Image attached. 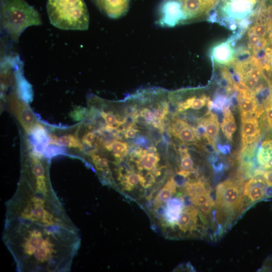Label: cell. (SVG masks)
<instances>
[{"mask_svg": "<svg viewBox=\"0 0 272 272\" xmlns=\"http://www.w3.org/2000/svg\"><path fill=\"white\" fill-rule=\"evenodd\" d=\"M3 240L19 272H67L81 244L77 228L6 220Z\"/></svg>", "mask_w": 272, "mask_h": 272, "instance_id": "1", "label": "cell"}, {"mask_svg": "<svg viewBox=\"0 0 272 272\" xmlns=\"http://www.w3.org/2000/svg\"><path fill=\"white\" fill-rule=\"evenodd\" d=\"M6 219L77 228L53 190L47 169L22 168L17 189L6 202Z\"/></svg>", "mask_w": 272, "mask_h": 272, "instance_id": "2", "label": "cell"}, {"mask_svg": "<svg viewBox=\"0 0 272 272\" xmlns=\"http://www.w3.org/2000/svg\"><path fill=\"white\" fill-rule=\"evenodd\" d=\"M41 24L38 12L25 0H1V29L12 41L17 42L28 27Z\"/></svg>", "mask_w": 272, "mask_h": 272, "instance_id": "3", "label": "cell"}, {"mask_svg": "<svg viewBox=\"0 0 272 272\" xmlns=\"http://www.w3.org/2000/svg\"><path fill=\"white\" fill-rule=\"evenodd\" d=\"M47 13L50 23L62 30H86L89 16L84 0H47Z\"/></svg>", "mask_w": 272, "mask_h": 272, "instance_id": "4", "label": "cell"}, {"mask_svg": "<svg viewBox=\"0 0 272 272\" xmlns=\"http://www.w3.org/2000/svg\"><path fill=\"white\" fill-rule=\"evenodd\" d=\"M241 187L235 181L228 179L216 188V206L218 217L225 216L237 211L240 207L243 197Z\"/></svg>", "mask_w": 272, "mask_h": 272, "instance_id": "5", "label": "cell"}, {"mask_svg": "<svg viewBox=\"0 0 272 272\" xmlns=\"http://www.w3.org/2000/svg\"><path fill=\"white\" fill-rule=\"evenodd\" d=\"M258 0H221L218 11L227 22H240L253 13Z\"/></svg>", "mask_w": 272, "mask_h": 272, "instance_id": "6", "label": "cell"}, {"mask_svg": "<svg viewBox=\"0 0 272 272\" xmlns=\"http://www.w3.org/2000/svg\"><path fill=\"white\" fill-rule=\"evenodd\" d=\"M178 5L182 17V24L205 18L218 0H173Z\"/></svg>", "mask_w": 272, "mask_h": 272, "instance_id": "7", "label": "cell"}, {"mask_svg": "<svg viewBox=\"0 0 272 272\" xmlns=\"http://www.w3.org/2000/svg\"><path fill=\"white\" fill-rule=\"evenodd\" d=\"M14 114L27 131H30L35 125L34 115L27 105L19 100L15 94H11L9 98Z\"/></svg>", "mask_w": 272, "mask_h": 272, "instance_id": "8", "label": "cell"}, {"mask_svg": "<svg viewBox=\"0 0 272 272\" xmlns=\"http://www.w3.org/2000/svg\"><path fill=\"white\" fill-rule=\"evenodd\" d=\"M258 117L253 115L241 116V133L244 146L257 141L260 135Z\"/></svg>", "mask_w": 272, "mask_h": 272, "instance_id": "9", "label": "cell"}, {"mask_svg": "<svg viewBox=\"0 0 272 272\" xmlns=\"http://www.w3.org/2000/svg\"><path fill=\"white\" fill-rule=\"evenodd\" d=\"M253 93L249 90L240 92L238 101L241 116L254 115L259 117L263 112V108L258 106Z\"/></svg>", "mask_w": 272, "mask_h": 272, "instance_id": "10", "label": "cell"}, {"mask_svg": "<svg viewBox=\"0 0 272 272\" xmlns=\"http://www.w3.org/2000/svg\"><path fill=\"white\" fill-rule=\"evenodd\" d=\"M211 54L214 62L222 65H229L235 59V51L229 41L216 44L213 47Z\"/></svg>", "mask_w": 272, "mask_h": 272, "instance_id": "11", "label": "cell"}, {"mask_svg": "<svg viewBox=\"0 0 272 272\" xmlns=\"http://www.w3.org/2000/svg\"><path fill=\"white\" fill-rule=\"evenodd\" d=\"M267 185L262 178H252L245 184L243 196H246L252 202L266 198Z\"/></svg>", "mask_w": 272, "mask_h": 272, "instance_id": "12", "label": "cell"}, {"mask_svg": "<svg viewBox=\"0 0 272 272\" xmlns=\"http://www.w3.org/2000/svg\"><path fill=\"white\" fill-rule=\"evenodd\" d=\"M166 205L161 223L164 226H174L177 224L184 207L182 199L181 197H174L168 200Z\"/></svg>", "mask_w": 272, "mask_h": 272, "instance_id": "13", "label": "cell"}, {"mask_svg": "<svg viewBox=\"0 0 272 272\" xmlns=\"http://www.w3.org/2000/svg\"><path fill=\"white\" fill-rule=\"evenodd\" d=\"M202 130V134L210 142H213L219 132L220 125L218 116L212 113H208L198 126Z\"/></svg>", "mask_w": 272, "mask_h": 272, "instance_id": "14", "label": "cell"}, {"mask_svg": "<svg viewBox=\"0 0 272 272\" xmlns=\"http://www.w3.org/2000/svg\"><path fill=\"white\" fill-rule=\"evenodd\" d=\"M198 214V210L192 206L183 209L177 223L180 230L184 232L195 230Z\"/></svg>", "mask_w": 272, "mask_h": 272, "instance_id": "15", "label": "cell"}, {"mask_svg": "<svg viewBox=\"0 0 272 272\" xmlns=\"http://www.w3.org/2000/svg\"><path fill=\"white\" fill-rule=\"evenodd\" d=\"M221 129L225 137L230 141L232 140V136L236 131L237 126L235 118L228 107L224 111V117L221 125Z\"/></svg>", "mask_w": 272, "mask_h": 272, "instance_id": "16", "label": "cell"}, {"mask_svg": "<svg viewBox=\"0 0 272 272\" xmlns=\"http://www.w3.org/2000/svg\"><path fill=\"white\" fill-rule=\"evenodd\" d=\"M159 160L160 158L157 152H148L146 150L141 158L140 162L136 165L140 171H142L143 169L153 171L157 168Z\"/></svg>", "mask_w": 272, "mask_h": 272, "instance_id": "17", "label": "cell"}, {"mask_svg": "<svg viewBox=\"0 0 272 272\" xmlns=\"http://www.w3.org/2000/svg\"><path fill=\"white\" fill-rule=\"evenodd\" d=\"M208 101L205 96L197 97L196 96L187 98L184 101L181 102L178 104L177 110L179 112L183 111L189 108L194 109H200L203 107Z\"/></svg>", "mask_w": 272, "mask_h": 272, "instance_id": "18", "label": "cell"}, {"mask_svg": "<svg viewBox=\"0 0 272 272\" xmlns=\"http://www.w3.org/2000/svg\"><path fill=\"white\" fill-rule=\"evenodd\" d=\"M176 185L171 178L166 183L156 196L154 204H162L169 200L176 192Z\"/></svg>", "mask_w": 272, "mask_h": 272, "instance_id": "19", "label": "cell"}, {"mask_svg": "<svg viewBox=\"0 0 272 272\" xmlns=\"http://www.w3.org/2000/svg\"><path fill=\"white\" fill-rule=\"evenodd\" d=\"M106 148L111 152L113 156L120 162L128 154V147L126 143L113 141L105 145Z\"/></svg>", "mask_w": 272, "mask_h": 272, "instance_id": "20", "label": "cell"}, {"mask_svg": "<svg viewBox=\"0 0 272 272\" xmlns=\"http://www.w3.org/2000/svg\"><path fill=\"white\" fill-rule=\"evenodd\" d=\"M176 137L184 143L195 142L197 139L195 128L187 123L180 129Z\"/></svg>", "mask_w": 272, "mask_h": 272, "instance_id": "21", "label": "cell"}, {"mask_svg": "<svg viewBox=\"0 0 272 272\" xmlns=\"http://www.w3.org/2000/svg\"><path fill=\"white\" fill-rule=\"evenodd\" d=\"M52 142L57 145L69 147L81 148L82 147L81 144L71 135H63L59 138L53 137Z\"/></svg>", "mask_w": 272, "mask_h": 272, "instance_id": "22", "label": "cell"}, {"mask_svg": "<svg viewBox=\"0 0 272 272\" xmlns=\"http://www.w3.org/2000/svg\"><path fill=\"white\" fill-rule=\"evenodd\" d=\"M140 181V173L129 172L121 181L120 183L126 190L132 189Z\"/></svg>", "mask_w": 272, "mask_h": 272, "instance_id": "23", "label": "cell"}, {"mask_svg": "<svg viewBox=\"0 0 272 272\" xmlns=\"http://www.w3.org/2000/svg\"><path fill=\"white\" fill-rule=\"evenodd\" d=\"M181 159L180 162V170L190 172L193 170V161L187 151L180 152Z\"/></svg>", "mask_w": 272, "mask_h": 272, "instance_id": "24", "label": "cell"}, {"mask_svg": "<svg viewBox=\"0 0 272 272\" xmlns=\"http://www.w3.org/2000/svg\"><path fill=\"white\" fill-rule=\"evenodd\" d=\"M210 193L211 190H209L191 197L192 203L195 206L199 207L209 201L213 200L210 196Z\"/></svg>", "mask_w": 272, "mask_h": 272, "instance_id": "25", "label": "cell"}, {"mask_svg": "<svg viewBox=\"0 0 272 272\" xmlns=\"http://www.w3.org/2000/svg\"><path fill=\"white\" fill-rule=\"evenodd\" d=\"M64 152L65 150L62 148L55 146H49L44 150V154L47 158H50Z\"/></svg>", "mask_w": 272, "mask_h": 272, "instance_id": "26", "label": "cell"}, {"mask_svg": "<svg viewBox=\"0 0 272 272\" xmlns=\"http://www.w3.org/2000/svg\"><path fill=\"white\" fill-rule=\"evenodd\" d=\"M140 115L143 117L150 124L154 121L155 118L151 110L147 108L142 109L140 112Z\"/></svg>", "mask_w": 272, "mask_h": 272, "instance_id": "27", "label": "cell"}, {"mask_svg": "<svg viewBox=\"0 0 272 272\" xmlns=\"http://www.w3.org/2000/svg\"><path fill=\"white\" fill-rule=\"evenodd\" d=\"M101 116L105 120L106 123L109 126H111L118 120L116 116L111 112H102Z\"/></svg>", "mask_w": 272, "mask_h": 272, "instance_id": "28", "label": "cell"}, {"mask_svg": "<svg viewBox=\"0 0 272 272\" xmlns=\"http://www.w3.org/2000/svg\"><path fill=\"white\" fill-rule=\"evenodd\" d=\"M144 177L145 181L142 186L145 188L151 186L156 181L153 173L151 172H147Z\"/></svg>", "mask_w": 272, "mask_h": 272, "instance_id": "29", "label": "cell"}, {"mask_svg": "<svg viewBox=\"0 0 272 272\" xmlns=\"http://www.w3.org/2000/svg\"><path fill=\"white\" fill-rule=\"evenodd\" d=\"M171 178L173 180L176 186H180L183 185H185L187 182H186V179L187 178L179 172H177Z\"/></svg>", "mask_w": 272, "mask_h": 272, "instance_id": "30", "label": "cell"}, {"mask_svg": "<svg viewBox=\"0 0 272 272\" xmlns=\"http://www.w3.org/2000/svg\"><path fill=\"white\" fill-rule=\"evenodd\" d=\"M215 205V202L214 200L209 201L205 204L200 206L199 209L206 215L210 214L213 207Z\"/></svg>", "mask_w": 272, "mask_h": 272, "instance_id": "31", "label": "cell"}, {"mask_svg": "<svg viewBox=\"0 0 272 272\" xmlns=\"http://www.w3.org/2000/svg\"><path fill=\"white\" fill-rule=\"evenodd\" d=\"M95 137L96 135L93 132H88L84 136L83 141L89 146L91 147L93 143L95 141Z\"/></svg>", "mask_w": 272, "mask_h": 272, "instance_id": "32", "label": "cell"}, {"mask_svg": "<svg viewBox=\"0 0 272 272\" xmlns=\"http://www.w3.org/2000/svg\"><path fill=\"white\" fill-rule=\"evenodd\" d=\"M139 131V130L133 127H129L124 132V137L126 139L134 138L137 132Z\"/></svg>", "mask_w": 272, "mask_h": 272, "instance_id": "33", "label": "cell"}, {"mask_svg": "<svg viewBox=\"0 0 272 272\" xmlns=\"http://www.w3.org/2000/svg\"><path fill=\"white\" fill-rule=\"evenodd\" d=\"M165 113L163 110L158 107L154 111V116L155 119L161 120L165 116Z\"/></svg>", "mask_w": 272, "mask_h": 272, "instance_id": "34", "label": "cell"}]
</instances>
